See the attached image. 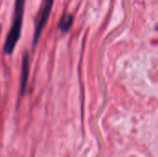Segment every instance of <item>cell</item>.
Masks as SVG:
<instances>
[{"instance_id": "277c9868", "label": "cell", "mask_w": 158, "mask_h": 157, "mask_svg": "<svg viewBox=\"0 0 158 157\" xmlns=\"http://www.w3.org/2000/svg\"><path fill=\"white\" fill-rule=\"evenodd\" d=\"M72 24H73V17L69 14H65L60 19L58 26L63 32H68L72 27Z\"/></svg>"}, {"instance_id": "3957f363", "label": "cell", "mask_w": 158, "mask_h": 157, "mask_svg": "<svg viewBox=\"0 0 158 157\" xmlns=\"http://www.w3.org/2000/svg\"><path fill=\"white\" fill-rule=\"evenodd\" d=\"M29 74H30V56L27 51L24 52L22 56L21 62V76H20V88H19V95L23 96L29 81Z\"/></svg>"}, {"instance_id": "7a4b0ae2", "label": "cell", "mask_w": 158, "mask_h": 157, "mask_svg": "<svg viewBox=\"0 0 158 157\" xmlns=\"http://www.w3.org/2000/svg\"><path fill=\"white\" fill-rule=\"evenodd\" d=\"M54 5V0H44V6L39 17V19L35 25L34 33H33V39H32V47L33 49L37 45L39 39L42 35V32L46 25V22L49 19L50 13L52 11V7Z\"/></svg>"}, {"instance_id": "6da1fadb", "label": "cell", "mask_w": 158, "mask_h": 157, "mask_svg": "<svg viewBox=\"0 0 158 157\" xmlns=\"http://www.w3.org/2000/svg\"><path fill=\"white\" fill-rule=\"evenodd\" d=\"M25 1L26 0H16L15 1L13 22H12L10 30L6 35L5 43H4V53L6 55H11L13 53L18 42L19 41L20 34H21V29H22Z\"/></svg>"}, {"instance_id": "5b68a950", "label": "cell", "mask_w": 158, "mask_h": 157, "mask_svg": "<svg viewBox=\"0 0 158 157\" xmlns=\"http://www.w3.org/2000/svg\"><path fill=\"white\" fill-rule=\"evenodd\" d=\"M1 29H2V26L0 25V33H1Z\"/></svg>"}]
</instances>
